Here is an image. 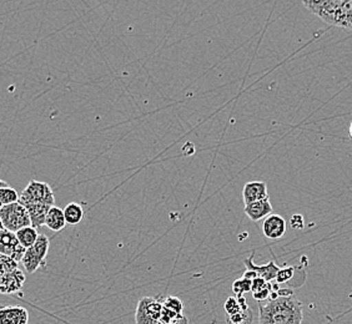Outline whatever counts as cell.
Listing matches in <instances>:
<instances>
[{"label":"cell","mask_w":352,"mask_h":324,"mask_svg":"<svg viewBox=\"0 0 352 324\" xmlns=\"http://www.w3.org/2000/svg\"><path fill=\"white\" fill-rule=\"evenodd\" d=\"M302 304L298 298L276 297L258 304V324H301Z\"/></svg>","instance_id":"cell-1"},{"label":"cell","mask_w":352,"mask_h":324,"mask_svg":"<svg viewBox=\"0 0 352 324\" xmlns=\"http://www.w3.org/2000/svg\"><path fill=\"white\" fill-rule=\"evenodd\" d=\"M267 197H269L267 185L264 181H251V183H245L244 189H243L245 206L264 200Z\"/></svg>","instance_id":"cell-11"},{"label":"cell","mask_w":352,"mask_h":324,"mask_svg":"<svg viewBox=\"0 0 352 324\" xmlns=\"http://www.w3.org/2000/svg\"><path fill=\"white\" fill-rule=\"evenodd\" d=\"M286 220L280 215H270L263 222V233L269 240H280L286 233Z\"/></svg>","instance_id":"cell-10"},{"label":"cell","mask_w":352,"mask_h":324,"mask_svg":"<svg viewBox=\"0 0 352 324\" xmlns=\"http://www.w3.org/2000/svg\"><path fill=\"white\" fill-rule=\"evenodd\" d=\"M29 312L21 305H0V324H28Z\"/></svg>","instance_id":"cell-9"},{"label":"cell","mask_w":352,"mask_h":324,"mask_svg":"<svg viewBox=\"0 0 352 324\" xmlns=\"http://www.w3.org/2000/svg\"><path fill=\"white\" fill-rule=\"evenodd\" d=\"M1 207H3V203L0 202V209H1Z\"/></svg>","instance_id":"cell-32"},{"label":"cell","mask_w":352,"mask_h":324,"mask_svg":"<svg viewBox=\"0 0 352 324\" xmlns=\"http://www.w3.org/2000/svg\"><path fill=\"white\" fill-rule=\"evenodd\" d=\"M15 236L18 238V241H19L21 246L25 250H28V248H30L36 242L39 233H38V230L34 229L33 226H29V227H24V229H21L18 232H15Z\"/></svg>","instance_id":"cell-15"},{"label":"cell","mask_w":352,"mask_h":324,"mask_svg":"<svg viewBox=\"0 0 352 324\" xmlns=\"http://www.w3.org/2000/svg\"><path fill=\"white\" fill-rule=\"evenodd\" d=\"M278 297H292L294 296V292L290 288H278Z\"/></svg>","instance_id":"cell-27"},{"label":"cell","mask_w":352,"mask_h":324,"mask_svg":"<svg viewBox=\"0 0 352 324\" xmlns=\"http://www.w3.org/2000/svg\"><path fill=\"white\" fill-rule=\"evenodd\" d=\"M9 185H8L6 181H3V180H0V189H3V187H8Z\"/></svg>","instance_id":"cell-29"},{"label":"cell","mask_w":352,"mask_h":324,"mask_svg":"<svg viewBox=\"0 0 352 324\" xmlns=\"http://www.w3.org/2000/svg\"><path fill=\"white\" fill-rule=\"evenodd\" d=\"M329 25L352 30V0H321L302 3Z\"/></svg>","instance_id":"cell-2"},{"label":"cell","mask_w":352,"mask_h":324,"mask_svg":"<svg viewBox=\"0 0 352 324\" xmlns=\"http://www.w3.org/2000/svg\"><path fill=\"white\" fill-rule=\"evenodd\" d=\"M163 305L170 311L175 312L176 314H183L184 304L182 299L174 296L164 298Z\"/></svg>","instance_id":"cell-20"},{"label":"cell","mask_w":352,"mask_h":324,"mask_svg":"<svg viewBox=\"0 0 352 324\" xmlns=\"http://www.w3.org/2000/svg\"><path fill=\"white\" fill-rule=\"evenodd\" d=\"M349 134H350V136H351V139H352V122H351V125H350V128H349Z\"/></svg>","instance_id":"cell-30"},{"label":"cell","mask_w":352,"mask_h":324,"mask_svg":"<svg viewBox=\"0 0 352 324\" xmlns=\"http://www.w3.org/2000/svg\"><path fill=\"white\" fill-rule=\"evenodd\" d=\"M162 312L163 301L155 297L142 298L136 305V324H160Z\"/></svg>","instance_id":"cell-6"},{"label":"cell","mask_w":352,"mask_h":324,"mask_svg":"<svg viewBox=\"0 0 352 324\" xmlns=\"http://www.w3.org/2000/svg\"><path fill=\"white\" fill-rule=\"evenodd\" d=\"M65 224H67V221H65L63 209L58 206H53L52 209H49L47 217H45V226L49 230L59 232V231L64 230Z\"/></svg>","instance_id":"cell-14"},{"label":"cell","mask_w":352,"mask_h":324,"mask_svg":"<svg viewBox=\"0 0 352 324\" xmlns=\"http://www.w3.org/2000/svg\"><path fill=\"white\" fill-rule=\"evenodd\" d=\"M0 218L4 229L14 233L24 227L32 226V221L27 209L19 202L3 206L0 209Z\"/></svg>","instance_id":"cell-3"},{"label":"cell","mask_w":352,"mask_h":324,"mask_svg":"<svg viewBox=\"0 0 352 324\" xmlns=\"http://www.w3.org/2000/svg\"><path fill=\"white\" fill-rule=\"evenodd\" d=\"M25 284V275L23 270H15L0 276V293L1 294H14L23 290Z\"/></svg>","instance_id":"cell-8"},{"label":"cell","mask_w":352,"mask_h":324,"mask_svg":"<svg viewBox=\"0 0 352 324\" xmlns=\"http://www.w3.org/2000/svg\"><path fill=\"white\" fill-rule=\"evenodd\" d=\"M271 293H272V284L267 282L261 290L252 293V296L258 302L263 303V302H266L267 299H270Z\"/></svg>","instance_id":"cell-23"},{"label":"cell","mask_w":352,"mask_h":324,"mask_svg":"<svg viewBox=\"0 0 352 324\" xmlns=\"http://www.w3.org/2000/svg\"><path fill=\"white\" fill-rule=\"evenodd\" d=\"M252 311L250 310V307L241 310V311L234 314V316H228L226 317V323L228 324H251L252 323Z\"/></svg>","instance_id":"cell-17"},{"label":"cell","mask_w":352,"mask_h":324,"mask_svg":"<svg viewBox=\"0 0 352 324\" xmlns=\"http://www.w3.org/2000/svg\"><path fill=\"white\" fill-rule=\"evenodd\" d=\"M252 259H254V253H252L249 258L244 259V264L245 267H246V270H254V272H256L258 277L263 278V279H265L266 282H272V281H275V278H276V275H278V272L280 268H278V266H276V264H275L274 261H270L267 264L258 266V264H254Z\"/></svg>","instance_id":"cell-13"},{"label":"cell","mask_w":352,"mask_h":324,"mask_svg":"<svg viewBox=\"0 0 352 324\" xmlns=\"http://www.w3.org/2000/svg\"><path fill=\"white\" fill-rule=\"evenodd\" d=\"M223 308H225V312H226L228 316H234V314H236V313L241 311L239 299L235 297L228 298L226 302H225Z\"/></svg>","instance_id":"cell-24"},{"label":"cell","mask_w":352,"mask_h":324,"mask_svg":"<svg viewBox=\"0 0 352 324\" xmlns=\"http://www.w3.org/2000/svg\"><path fill=\"white\" fill-rule=\"evenodd\" d=\"M4 230V226H3V222H1V218H0V231Z\"/></svg>","instance_id":"cell-31"},{"label":"cell","mask_w":352,"mask_h":324,"mask_svg":"<svg viewBox=\"0 0 352 324\" xmlns=\"http://www.w3.org/2000/svg\"><path fill=\"white\" fill-rule=\"evenodd\" d=\"M251 284L252 281H249L246 278H239L232 284V290L236 294V297H243L244 293L251 292Z\"/></svg>","instance_id":"cell-19"},{"label":"cell","mask_w":352,"mask_h":324,"mask_svg":"<svg viewBox=\"0 0 352 324\" xmlns=\"http://www.w3.org/2000/svg\"><path fill=\"white\" fill-rule=\"evenodd\" d=\"M25 251L27 250L19 243L14 232L6 229L0 231V255L10 257L19 264L25 255Z\"/></svg>","instance_id":"cell-7"},{"label":"cell","mask_w":352,"mask_h":324,"mask_svg":"<svg viewBox=\"0 0 352 324\" xmlns=\"http://www.w3.org/2000/svg\"><path fill=\"white\" fill-rule=\"evenodd\" d=\"M0 202L3 203V206L19 202V195H18V192H16L13 187H10V186L3 187V189H0Z\"/></svg>","instance_id":"cell-18"},{"label":"cell","mask_w":352,"mask_h":324,"mask_svg":"<svg viewBox=\"0 0 352 324\" xmlns=\"http://www.w3.org/2000/svg\"><path fill=\"white\" fill-rule=\"evenodd\" d=\"M258 273L256 272H254V270H246L244 272V275H243V278H246V279H249V281H254L255 278H258Z\"/></svg>","instance_id":"cell-28"},{"label":"cell","mask_w":352,"mask_h":324,"mask_svg":"<svg viewBox=\"0 0 352 324\" xmlns=\"http://www.w3.org/2000/svg\"><path fill=\"white\" fill-rule=\"evenodd\" d=\"M18 268H19V264L16 261H14L13 258L0 255V276L9 273V272H13Z\"/></svg>","instance_id":"cell-21"},{"label":"cell","mask_w":352,"mask_h":324,"mask_svg":"<svg viewBox=\"0 0 352 324\" xmlns=\"http://www.w3.org/2000/svg\"><path fill=\"white\" fill-rule=\"evenodd\" d=\"M266 284H267V282H266L265 279H263V278H255V279L252 281V284H251V292H252V293L258 292V290H261Z\"/></svg>","instance_id":"cell-26"},{"label":"cell","mask_w":352,"mask_h":324,"mask_svg":"<svg viewBox=\"0 0 352 324\" xmlns=\"http://www.w3.org/2000/svg\"><path fill=\"white\" fill-rule=\"evenodd\" d=\"M290 224H292L294 230H302L305 227V221H304V217L301 215H294L290 220Z\"/></svg>","instance_id":"cell-25"},{"label":"cell","mask_w":352,"mask_h":324,"mask_svg":"<svg viewBox=\"0 0 352 324\" xmlns=\"http://www.w3.org/2000/svg\"><path fill=\"white\" fill-rule=\"evenodd\" d=\"M49 246H50V241L47 236L39 235L36 242L30 248L25 251V255L21 259V264L28 273H30V275L35 273L41 268V266L45 264Z\"/></svg>","instance_id":"cell-4"},{"label":"cell","mask_w":352,"mask_h":324,"mask_svg":"<svg viewBox=\"0 0 352 324\" xmlns=\"http://www.w3.org/2000/svg\"><path fill=\"white\" fill-rule=\"evenodd\" d=\"M245 213L254 222H258L260 220H265L266 217L272 215V205H271L269 197L260 200L256 202L250 203L245 206Z\"/></svg>","instance_id":"cell-12"},{"label":"cell","mask_w":352,"mask_h":324,"mask_svg":"<svg viewBox=\"0 0 352 324\" xmlns=\"http://www.w3.org/2000/svg\"><path fill=\"white\" fill-rule=\"evenodd\" d=\"M64 211V217H65V221L68 224H78L82 221V217H84V209L79 203L72 202L67 205L65 209H63Z\"/></svg>","instance_id":"cell-16"},{"label":"cell","mask_w":352,"mask_h":324,"mask_svg":"<svg viewBox=\"0 0 352 324\" xmlns=\"http://www.w3.org/2000/svg\"><path fill=\"white\" fill-rule=\"evenodd\" d=\"M19 203H43L47 206H55L54 192L47 183L32 180L19 196Z\"/></svg>","instance_id":"cell-5"},{"label":"cell","mask_w":352,"mask_h":324,"mask_svg":"<svg viewBox=\"0 0 352 324\" xmlns=\"http://www.w3.org/2000/svg\"><path fill=\"white\" fill-rule=\"evenodd\" d=\"M295 267H284V268H280L275 278V282L278 284H286L289 282L292 277L295 276Z\"/></svg>","instance_id":"cell-22"}]
</instances>
